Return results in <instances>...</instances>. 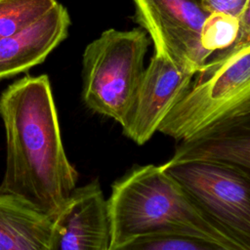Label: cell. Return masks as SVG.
<instances>
[{
    "label": "cell",
    "instance_id": "cell-1",
    "mask_svg": "<svg viewBox=\"0 0 250 250\" xmlns=\"http://www.w3.org/2000/svg\"><path fill=\"white\" fill-rule=\"evenodd\" d=\"M6 132V170L0 191L52 220L76 188L78 174L66 157L50 80L26 75L0 96Z\"/></svg>",
    "mask_w": 250,
    "mask_h": 250
},
{
    "label": "cell",
    "instance_id": "cell-2",
    "mask_svg": "<svg viewBox=\"0 0 250 250\" xmlns=\"http://www.w3.org/2000/svg\"><path fill=\"white\" fill-rule=\"evenodd\" d=\"M107 206L110 247L140 235L166 233L248 250L202 212L162 165L132 168L112 185Z\"/></svg>",
    "mask_w": 250,
    "mask_h": 250
},
{
    "label": "cell",
    "instance_id": "cell-3",
    "mask_svg": "<svg viewBox=\"0 0 250 250\" xmlns=\"http://www.w3.org/2000/svg\"><path fill=\"white\" fill-rule=\"evenodd\" d=\"M183 98L157 131L184 141L230 116L250 112V35L219 54L194 74Z\"/></svg>",
    "mask_w": 250,
    "mask_h": 250
},
{
    "label": "cell",
    "instance_id": "cell-4",
    "mask_svg": "<svg viewBox=\"0 0 250 250\" xmlns=\"http://www.w3.org/2000/svg\"><path fill=\"white\" fill-rule=\"evenodd\" d=\"M148 44L147 33L137 27L106 29L86 46L82 98L88 108L122 127L126 124L145 71Z\"/></svg>",
    "mask_w": 250,
    "mask_h": 250
},
{
    "label": "cell",
    "instance_id": "cell-5",
    "mask_svg": "<svg viewBox=\"0 0 250 250\" xmlns=\"http://www.w3.org/2000/svg\"><path fill=\"white\" fill-rule=\"evenodd\" d=\"M198 208L250 250V173L228 164H163Z\"/></svg>",
    "mask_w": 250,
    "mask_h": 250
},
{
    "label": "cell",
    "instance_id": "cell-6",
    "mask_svg": "<svg viewBox=\"0 0 250 250\" xmlns=\"http://www.w3.org/2000/svg\"><path fill=\"white\" fill-rule=\"evenodd\" d=\"M136 20L149 35L154 52L196 73L211 54L199 42L207 16L194 0H132Z\"/></svg>",
    "mask_w": 250,
    "mask_h": 250
},
{
    "label": "cell",
    "instance_id": "cell-7",
    "mask_svg": "<svg viewBox=\"0 0 250 250\" xmlns=\"http://www.w3.org/2000/svg\"><path fill=\"white\" fill-rule=\"evenodd\" d=\"M194 74L164 55L153 52L148 66L145 68L128 120L122 127L124 135L140 146L146 143L183 98Z\"/></svg>",
    "mask_w": 250,
    "mask_h": 250
},
{
    "label": "cell",
    "instance_id": "cell-8",
    "mask_svg": "<svg viewBox=\"0 0 250 250\" xmlns=\"http://www.w3.org/2000/svg\"><path fill=\"white\" fill-rule=\"evenodd\" d=\"M110 220L97 180L75 188L52 220L45 250H108Z\"/></svg>",
    "mask_w": 250,
    "mask_h": 250
},
{
    "label": "cell",
    "instance_id": "cell-9",
    "mask_svg": "<svg viewBox=\"0 0 250 250\" xmlns=\"http://www.w3.org/2000/svg\"><path fill=\"white\" fill-rule=\"evenodd\" d=\"M188 161L223 163L250 173V112L230 116L180 141L165 164Z\"/></svg>",
    "mask_w": 250,
    "mask_h": 250
},
{
    "label": "cell",
    "instance_id": "cell-10",
    "mask_svg": "<svg viewBox=\"0 0 250 250\" xmlns=\"http://www.w3.org/2000/svg\"><path fill=\"white\" fill-rule=\"evenodd\" d=\"M67 10L57 3L26 28L0 39V80L13 77L43 62L68 32Z\"/></svg>",
    "mask_w": 250,
    "mask_h": 250
},
{
    "label": "cell",
    "instance_id": "cell-11",
    "mask_svg": "<svg viewBox=\"0 0 250 250\" xmlns=\"http://www.w3.org/2000/svg\"><path fill=\"white\" fill-rule=\"evenodd\" d=\"M52 219L0 191V250H45Z\"/></svg>",
    "mask_w": 250,
    "mask_h": 250
},
{
    "label": "cell",
    "instance_id": "cell-12",
    "mask_svg": "<svg viewBox=\"0 0 250 250\" xmlns=\"http://www.w3.org/2000/svg\"><path fill=\"white\" fill-rule=\"evenodd\" d=\"M57 3V0H0V39L31 25Z\"/></svg>",
    "mask_w": 250,
    "mask_h": 250
},
{
    "label": "cell",
    "instance_id": "cell-13",
    "mask_svg": "<svg viewBox=\"0 0 250 250\" xmlns=\"http://www.w3.org/2000/svg\"><path fill=\"white\" fill-rule=\"evenodd\" d=\"M239 35V18L228 13L212 12L207 14L201 24L199 42L203 50L213 55L232 46Z\"/></svg>",
    "mask_w": 250,
    "mask_h": 250
},
{
    "label": "cell",
    "instance_id": "cell-14",
    "mask_svg": "<svg viewBox=\"0 0 250 250\" xmlns=\"http://www.w3.org/2000/svg\"><path fill=\"white\" fill-rule=\"evenodd\" d=\"M108 250H229L217 243L197 237L154 233L134 237Z\"/></svg>",
    "mask_w": 250,
    "mask_h": 250
},
{
    "label": "cell",
    "instance_id": "cell-15",
    "mask_svg": "<svg viewBox=\"0 0 250 250\" xmlns=\"http://www.w3.org/2000/svg\"><path fill=\"white\" fill-rule=\"evenodd\" d=\"M207 14L212 12L228 13L237 18L250 9V0H194Z\"/></svg>",
    "mask_w": 250,
    "mask_h": 250
}]
</instances>
